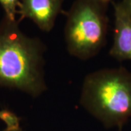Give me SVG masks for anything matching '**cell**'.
Listing matches in <instances>:
<instances>
[{
	"label": "cell",
	"instance_id": "obj_1",
	"mask_svg": "<svg viewBox=\"0 0 131 131\" xmlns=\"http://www.w3.org/2000/svg\"><path fill=\"white\" fill-rule=\"evenodd\" d=\"M18 23L6 17L0 23V86L37 98L47 90L44 70L46 47L39 38L26 36Z\"/></svg>",
	"mask_w": 131,
	"mask_h": 131
},
{
	"label": "cell",
	"instance_id": "obj_2",
	"mask_svg": "<svg viewBox=\"0 0 131 131\" xmlns=\"http://www.w3.org/2000/svg\"><path fill=\"white\" fill-rule=\"evenodd\" d=\"M80 104L107 128L122 126L131 118V72L105 69L84 77Z\"/></svg>",
	"mask_w": 131,
	"mask_h": 131
},
{
	"label": "cell",
	"instance_id": "obj_3",
	"mask_svg": "<svg viewBox=\"0 0 131 131\" xmlns=\"http://www.w3.org/2000/svg\"><path fill=\"white\" fill-rule=\"evenodd\" d=\"M106 5L99 0H75L66 14L64 30L66 49L71 56L86 61L105 45Z\"/></svg>",
	"mask_w": 131,
	"mask_h": 131
},
{
	"label": "cell",
	"instance_id": "obj_4",
	"mask_svg": "<svg viewBox=\"0 0 131 131\" xmlns=\"http://www.w3.org/2000/svg\"><path fill=\"white\" fill-rule=\"evenodd\" d=\"M64 0H19L18 13L20 18L32 20L44 32L53 28L58 15L62 10Z\"/></svg>",
	"mask_w": 131,
	"mask_h": 131
},
{
	"label": "cell",
	"instance_id": "obj_5",
	"mask_svg": "<svg viewBox=\"0 0 131 131\" xmlns=\"http://www.w3.org/2000/svg\"><path fill=\"white\" fill-rule=\"evenodd\" d=\"M114 9V33L109 54L118 61L131 60V16L119 2L113 3Z\"/></svg>",
	"mask_w": 131,
	"mask_h": 131
},
{
	"label": "cell",
	"instance_id": "obj_6",
	"mask_svg": "<svg viewBox=\"0 0 131 131\" xmlns=\"http://www.w3.org/2000/svg\"><path fill=\"white\" fill-rule=\"evenodd\" d=\"M0 5L5 11V17L10 20H16L18 13L19 0H0Z\"/></svg>",
	"mask_w": 131,
	"mask_h": 131
},
{
	"label": "cell",
	"instance_id": "obj_7",
	"mask_svg": "<svg viewBox=\"0 0 131 131\" xmlns=\"http://www.w3.org/2000/svg\"><path fill=\"white\" fill-rule=\"evenodd\" d=\"M0 119L5 122L7 128L20 127V119L14 113L11 112L9 111L1 110Z\"/></svg>",
	"mask_w": 131,
	"mask_h": 131
},
{
	"label": "cell",
	"instance_id": "obj_8",
	"mask_svg": "<svg viewBox=\"0 0 131 131\" xmlns=\"http://www.w3.org/2000/svg\"><path fill=\"white\" fill-rule=\"evenodd\" d=\"M119 3L124 10L131 16V0H122Z\"/></svg>",
	"mask_w": 131,
	"mask_h": 131
},
{
	"label": "cell",
	"instance_id": "obj_9",
	"mask_svg": "<svg viewBox=\"0 0 131 131\" xmlns=\"http://www.w3.org/2000/svg\"><path fill=\"white\" fill-rule=\"evenodd\" d=\"M2 131H24L21 128H20V127H17V128H6L5 130H2Z\"/></svg>",
	"mask_w": 131,
	"mask_h": 131
},
{
	"label": "cell",
	"instance_id": "obj_10",
	"mask_svg": "<svg viewBox=\"0 0 131 131\" xmlns=\"http://www.w3.org/2000/svg\"><path fill=\"white\" fill-rule=\"evenodd\" d=\"M100 2H101L103 4H106V5H108V3L110 2V1H112V0H99Z\"/></svg>",
	"mask_w": 131,
	"mask_h": 131
},
{
	"label": "cell",
	"instance_id": "obj_11",
	"mask_svg": "<svg viewBox=\"0 0 131 131\" xmlns=\"http://www.w3.org/2000/svg\"><path fill=\"white\" fill-rule=\"evenodd\" d=\"M119 131H122V128H119Z\"/></svg>",
	"mask_w": 131,
	"mask_h": 131
}]
</instances>
